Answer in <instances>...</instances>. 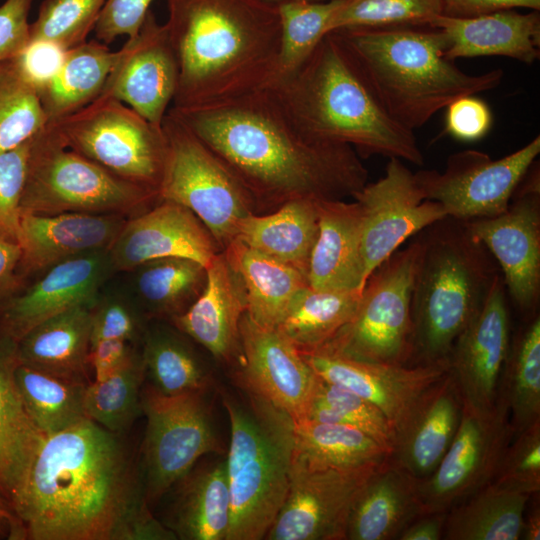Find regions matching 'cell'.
I'll list each match as a JSON object with an SVG mask.
<instances>
[{
  "label": "cell",
  "instance_id": "1",
  "mask_svg": "<svg viewBox=\"0 0 540 540\" xmlns=\"http://www.w3.org/2000/svg\"><path fill=\"white\" fill-rule=\"evenodd\" d=\"M12 507L29 540H172L121 439L84 418L45 436Z\"/></svg>",
  "mask_w": 540,
  "mask_h": 540
},
{
  "label": "cell",
  "instance_id": "2",
  "mask_svg": "<svg viewBox=\"0 0 540 540\" xmlns=\"http://www.w3.org/2000/svg\"><path fill=\"white\" fill-rule=\"evenodd\" d=\"M170 109L241 180L257 210L297 198L353 197L368 183V170L351 146L312 136L269 87Z\"/></svg>",
  "mask_w": 540,
  "mask_h": 540
},
{
  "label": "cell",
  "instance_id": "3",
  "mask_svg": "<svg viewBox=\"0 0 540 540\" xmlns=\"http://www.w3.org/2000/svg\"><path fill=\"white\" fill-rule=\"evenodd\" d=\"M165 26L178 87L171 108L220 103L272 81L280 47L277 6L262 0H167Z\"/></svg>",
  "mask_w": 540,
  "mask_h": 540
},
{
  "label": "cell",
  "instance_id": "4",
  "mask_svg": "<svg viewBox=\"0 0 540 540\" xmlns=\"http://www.w3.org/2000/svg\"><path fill=\"white\" fill-rule=\"evenodd\" d=\"M268 87L317 139L349 145L363 157L424 163L414 131L389 114L335 32L327 33L293 73Z\"/></svg>",
  "mask_w": 540,
  "mask_h": 540
},
{
  "label": "cell",
  "instance_id": "5",
  "mask_svg": "<svg viewBox=\"0 0 540 540\" xmlns=\"http://www.w3.org/2000/svg\"><path fill=\"white\" fill-rule=\"evenodd\" d=\"M335 32L355 56L389 114L414 131L452 101L496 88L503 70L471 75L445 56V34L428 26Z\"/></svg>",
  "mask_w": 540,
  "mask_h": 540
},
{
  "label": "cell",
  "instance_id": "6",
  "mask_svg": "<svg viewBox=\"0 0 540 540\" xmlns=\"http://www.w3.org/2000/svg\"><path fill=\"white\" fill-rule=\"evenodd\" d=\"M424 230L412 292L409 365L448 359L499 274L495 259L465 222L447 216Z\"/></svg>",
  "mask_w": 540,
  "mask_h": 540
},
{
  "label": "cell",
  "instance_id": "7",
  "mask_svg": "<svg viewBox=\"0 0 540 540\" xmlns=\"http://www.w3.org/2000/svg\"><path fill=\"white\" fill-rule=\"evenodd\" d=\"M246 400L221 392L230 422L226 468L231 499L227 540L264 539L287 495L294 422L243 387Z\"/></svg>",
  "mask_w": 540,
  "mask_h": 540
},
{
  "label": "cell",
  "instance_id": "8",
  "mask_svg": "<svg viewBox=\"0 0 540 540\" xmlns=\"http://www.w3.org/2000/svg\"><path fill=\"white\" fill-rule=\"evenodd\" d=\"M158 201L157 191L120 178L69 148L49 124L32 139L21 214L129 216Z\"/></svg>",
  "mask_w": 540,
  "mask_h": 540
},
{
  "label": "cell",
  "instance_id": "9",
  "mask_svg": "<svg viewBox=\"0 0 540 540\" xmlns=\"http://www.w3.org/2000/svg\"><path fill=\"white\" fill-rule=\"evenodd\" d=\"M422 248L419 236L379 265L368 277L352 319L315 350L363 362L409 365L411 301Z\"/></svg>",
  "mask_w": 540,
  "mask_h": 540
},
{
  "label": "cell",
  "instance_id": "10",
  "mask_svg": "<svg viewBox=\"0 0 540 540\" xmlns=\"http://www.w3.org/2000/svg\"><path fill=\"white\" fill-rule=\"evenodd\" d=\"M162 128L167 155L159 200L189 209L223 250L239 223L257 211L255 200L234 172L169 109Z\"/></svg>",
  "mask_w": 540,
  "mask_h": 540
},
{
  "label": "cell",
  "instance_id": "11",
  "mask_svg": "<svg viewBox=\"0 0 540 540\" xmlns=\"http://www.w3.org/2000/svg\"><path fill=\"white\" fill-rule=\"evenodd\" d=\"M47 124L69 148L120 178L158 192L167 155L162 125L151 123L117 99L101 95Z\"/></svg>",
  "mask_w": 540,
  "mask_h": 540
},
{
  "label": "cell",
  "instance_id": "12",
  "mask_svg": "<svg viewBox=\"0 0 540 540\" xmlns=\"http://www.w3.org/2000/svg\"><path fill=\"white\" fill-rule=\"evenodd\" d=\"M207 392L168 396L149 385L142 389L146 428L139 469L149 506L165 496L202 457L222 453Z\"/></svg>",
  "mask_w": 540,
  "mask_h": 540
},
{
  "label": "cell",
  "instance_id": "13",
  "mask_svg": "<svg viewBox=\"0 0 540 540\" xmlns=\"http://www.w3.org/2000/svg\"><path fill=\"white\" fill-rule=\"evenodd\" d=\"M514 437L509 408L498 393L492 408L463 403L453 440L437 468L418 479L422 515L447 513L489 483Z\"/></svg>",
  "mask_w": 540,
  "mask_h": 540
},
{
  "label": "cell",
  "instance_id": "14",
  "mask_svg": "<svg viewBox=\"0 0 540 540\" xmlns=\"http://www.w3.org/2000/svg\"><path fill=\"white\" fill-rule=\"evenodd\" d=\"M540 153V137L497 160L464 150L447 159L442 172L421 170L416 181L428 200L440 203L448 217L471 221L503 213Z\"/></svg>",
  "mask_w": 540,
  "mask_h": 540
},
{
  "label": "cell",
  "instance_id": "15",
  "mask_svg": "<svg viewBox=\"0 0 540 540\" xmlns=\"http://www.w3.org/2000/svg\"><path fill=\"white\" fill-rule=\"evenodd\" d=\"M470 234L490 252L505 288L529 318L540 296V175L535 162L516 188L507 209L490 218L465 222Z\"/></svg>",
  "mask_w": 540,
  "mask_h": 540
},
{
  "label": "cell",
  "instance_id": "16",
  "mask_svg": "<svg viewBox=\"0 0 540 540\" xmlns=\"http://www.w3.org/2000/svg\"><path fill=\"white\" fill-rule=\"evenodd\" d=\"M382 465L352 469L312 467L293 456L286 498L264 539H346L352 507L366 482Z\"/></svg>",
  "mask_w": 540,
  "mask_h": 540
},
{
  "label": "cell",
  "instance_id": "17",
  "mask_svg": "<svg viewBox=\"0 0 540 540\" xmlns=\"http://www.w3.org/2000/svg\"><path fill=\"white\" fill-rule=\"evenodd\" d=\"M362 216L364 275L371 273L411 236L447 217L443 206L425 198L415 174L399 158H389L385 174L356 192Z\"/></svg>",
  "mask_w": 540,
  "mask_h": 540
},
{
  "label": "cell",
  "instance_id": "18",
  "mask_svg": "<svg viewBox=\"0 0 540 540\" xmlns=\"http://www.w3.org/2000/svg\"><path fill=\"white\" fill-rule=\"evenodd\" d=\"M178 80V63L166 26L150 9L138 33L116 51L100 95L123 102L161 126L174 100Z\"/></svg>",
  "mask_w": 540,
  "mask_h": 540
},
{
  "label": "cell",
  "instance_id": "19",
  "mask_svg": "<svg viewBox=\"0 0 540 540\" xmlns=\"http://www.w3.org/2000/svg\"><path fill=\"white\" fill-rule=\"evenodd\" d=\"M108 249L61 262L0 303V333L14 341L42 321L77 306L92 307L116 274Z\"/></svg>",
  "mask_w": 540,
  "mask_h": 540
},
{
  "label": "cell",
  "instance_id": "20",
  "mask_svg": "<svg viewBox=\"0 0 540 540\" xmlns=\"http://www.w3.org/2000/svg\"><path fill=\"white\" fill-rule=\"evenodd\" d=\"M510 340L506 288L499 273L448 356L463 403L479 409L495 405Z\"/></svg>",
  "mask_w": 540,
  "mask_h": 540
},
{
  "label": "cell",
  "instance_id": "21",
  "mask_svg": "<svg viewBox=\"0 0 540 540\" xmlns=\"http://www.w3.org/2000/svg\"><path fill=\"white\" fill-rule=\"evenodd\" d=\"M240 382L244 388L301 419L315 373L296 346L276 328L263 327L244 313L240 321Z\"/></svg>",
  "mask_w": 540,
  "mask_h": 540
},
{
  "label": "cell",
  "instance_id": "22",
  "mask_svg": "<svg viewBox=\"0 0 540 540\" xmlns=\"http://www.w3.org/2000/svg\"><path fill=\"white\" fill-rule=\"evenodd\" d=\"M222 251L206 226L186 207L159 200L129 217L109 247L116 272L146 261L181 257L207 267Z\"/></svg>",
  "mask_w": 540,
  "mask_h": 540
},
{
  "label": "cell",
  "instance_id": "23",
  "mask_svg": "<svg viewBox=\"0 0 540 540\" xmlns=\"http://www.w3.org/2000/svg\"><path fill=\"white\" fill-rule=\"evenodd\" d=\"M316 376L375 404L393 427L417 398L449 371V360L431 364L370 363L322 350L301 352Z\"/></svg>",
  "mask_w": 540,
  "mask_h": 540
},
{
  "label": "cell",
  "instance_id": "24",
  "mask_svg": "<svg viewBox=\"0 0 540 540\" xmlns=\"http://www.w3.org/2000/svg\"><path fill=\"white\" fill-rule=\"evenodd\" d=\"M129 216L122 214L22 213L17 243L21 279L66 260L108 249Z\"/></svg>",
  "mask_w": 540,
  "mask_h": 540
},
{
  "label": "cell",
  "instance_id": "25",
  "mask_svg": "<svg viewBox=\"0 0 540 540\" xmlns=\"http://www.w3.org/2000/svg\"><path fill=\"white\" fill-rule=\"evenodd\" d=\"M463 400L450 371L430 385L394 427L389 461L417 479L437 468L457 431Z\"/></svg>",
  "mask_w": 540,
  "mask_h": 540
},
{
  "label": "cell",
  "instance_id": "26",
  "mask_svg": "<svg viewBox=\"0 0 540 540\" xmlns=\"http://www.w3.org/2000/svg\"><path fill=\"white\" fill-rule=\"evenodd\" d=\"M198 298L172 319L174 326L227 364L240 362V321L246 312L242 283L220 251L206 267Z\"/></svg>",
  "mask_w": 540,
  "mask_h": 540
},
{
  "label": "cell",
  "instance_id": "27",
  "mask_svg": "<svg viewBox=\"0 0 540 540\" xmlns=\"http://www.w3.org/2000/svg\"><path fill=\"white\" fill-rule=\"evenodd\" d=\"M429 27L441 30L448 41L445 56H505L531 64L540 56L539 11L500 10L474 17L439 15Z\"/></svg>",
  "mask_w": 540,
  "mask_h": 540
},
{
  "label": "cell",
  "instance_id": "28",
  "mask_svg": "<svg viewBox=\"0 0 540 540\" xmlns=\"http://www.w3.org/2000/svg\"><path fill=\"white\" fill-rule=\"evenodd\" d=\"M319 229L308 264L316 290L362 292L366 283L361 250L362 216L356 201H318Z\"/></svg>",
  "mask_w": 540,
  "mask_h": 540
},
{
  "label": "cell",
  "instance_id": "29",
  "mask_svg": "<svg viewBox=\"0 0 540 540\" xmlns=\"http://www.w3.org/2000/svg\"><path fill=\"white\" fill-rule=\"evenodd\" d=\"M167 493L172 500L161 522L176 539H228L231 499L225 458L197 462Z\"/></svg>",
  "mask_w": 540,
  "mask_h": 540
},
{
  "label": "cell",
  "instance_id": "30",
  "mask_svg": "<svg viewBox=\"0 0 540 540\" xmlns=\"http://www.w3.org/2000/svg\"><path fill=\"white\" fill-rule=\"evenodd\" d=\"M420 515L418 479L388 460L360 491L349 516L346 539H398Z\"/></svg>",
  "mask_w": 540,
  "mask_h": 540
},
{
  "label": "cell",
  "instance_id": "31",
  "mask_svg": "<svg viewBox=\"0 0 540 540\" xmlns=\"http://www.w3.org/2000/svg\"><path fill=\"white\" fill-rule=\"evenodd\" d=\"M91 307L77 306L34 326L16 342L20 364L89 384Z\"/></svg>",
  "mask_w": 540,
  "mask_h": 540
},
{
  "label": "cell",
  "instance_id": "32",
  "mask_svg": "<svg viewBox=\"0 0 540 540\" xmlns=\"http://www.w3.org/2000/svg\"><path fill=\"white\" fill-rule=\"evenodd\" d=\"M17 362L16 341L0 333V493L11 505L45 438L16 388Z\"/></svg>",
  "mask_w": 540,
  "mask_h": 540
},
{
  "label": "cell",
  "instance_id": "33",
  "mask_svg": "<svg viewBox=\"0 0 540 540\" xmlns=\"http://www.w3.org/2000/svg\"><path fill=\"white\" fill-rule=\"evenodd\" d=\"M318 201L297 198L283 203L269 214L251 213L239 223L234 239L296 268L307 278L309 259L319 229Z\"/></svg>",
  "mask_w": 540,
  "mask_h": 540
},
{
  "label": "cell",
  "instance_id": "34",
  "mask_svg": "<svg viewBox=\"0 0 540 540\" xmlns=\"http://www.w3.org/2000/svg\"><path fill=\"white\" fill-rule=\"evenodd\" d=\"M223 251L242 283L246 314L260 326L276 328L297 295L308 286L306 276L238 239L232 240Z\"/></svg>",
  "mask_w": 540,
  "mask_h": 540
},
{
  "label": "cell",
  "instance_id": "35",
  "mask_svg": "<svg viewBox=\"0 0 540 540\" xmlns=\"http://www.w3.org/2000/svg\"><path fill=\"white\" fill-rule=\"evenodd\" d=\"M126 288L150 319H170L182 314L204 289L207 271L188 258L164 257L124 271Z\"/></svg>",
  "mask_w": 540,
  "mask_h": 540
},
{
  "label": "cell",
  "instance_id": "36",
  "mask_svg": "<svg viewBox=\"0 0 540 540\" xmlns=\"http://www.w3.org/2000/svg\"><path fill=\"white\" fill-rule=\"evenodd\" d=\"M533 495L491 482L447 512L442 538L521 539L525 510Z\"/></svg>",
  "mask_w": 540,
  "mask_h": 540
},
{
  "label": "cell",
  "instance_id": "37",
  "mask_svg": "<svg viewBox=\"0 0 540 540\" xmlns=\"http://www.w3.org/2000/svg\"><path fill=\"white\" fill-rule=\"evenodd\" d=\"M115 58L116 51L97 39L66 50L60 69L39 90L47 123L94 101L104 87Z\"/></svg>",
  "mask_w": 540,
  "mask_h": 540
},
{
  "label": "cell",
  "instance_id": "38",
  "mask_svg": "<svg viewBox=\"0 0 540 540\" xmlns=\"http://www.w3.org/2000/svg\"><path fill=\"white\" fill-rule=\"evenodd\" d=\"M294 422V458L312 467L379 466L389 453L355 427L309 419Z\"/></svg>",
  "mask_w": 540,
  "mask_h": 540
},
{
  "label": "cell",
  "instance_id": "39",
  "mask_svg": "<svg viewBox=\"0 0 540 540\" xmlns=\"http://www.w3.org/2000/svg\"><path fill=\"white\" fill-rule=\"evenodd\" d=\"M177 331L164 325H147L140 351L147 385L168 396L208 391L210 376Z\"/></svg>",
  "mask_w": 540,
  "mask_h": 540
},
{
  "label": "cell",
  "instance_id": "40",
  "mask_svg": "<svg viewBox=\"0 0 540 540\" xmlns=\"http://www.w3.org/2000/svg\"><path fill=\"white\" fill-rule=\"evenodd\" d=\"M498 393L507 401L514 435L540 421V318L534 315L510 340Z\"/></svg>",
  "mask_w": 540,
  "mask_h": 540
},
{
  "label": "cell",
  "instance_id": "41",
  "mask_svg": "<svg viewBox=\"0 0 540 540\" xmlns=\"http://www.w3.org/2000/svg\"><path fill=\"white\" fill-rule=\"evenodd\" d=\"M360 296L356 291L316 290L308 285L276 329L301 352L318 349L352 319Z\"/></svg>",
  "mask_w": 540,
  "mask_h": 540
},
{
  "label": "cell",
  "instance_id": "42",
  "mask_svg": "<svg viewBox=\"0 0 540 540\" xmlns=\"http://www.w3.org/2000/svg\"><path fill=\"white\" fill-rule=\"evenodd\" d=\"M14 380L26 412L45 436L87 418L84 393L88 384L60 378L18 362Z\"/></svg>",
  "mask_w": 540,
  "mask_h": 540
},
{
  "label": "cell",
  "instance_id": "43",
  "mask_svg": "<svg viewBox=\"0 0 540 540\" xmlns=\"http://www.w3.org/2000/svg\"><path fill=\"white\" fill-rule=\"evenodd\" d=\"M145 380L141 354L103 381H91L84 393L87 418L116 434L127 430L142 414L141 391Z\"/></svg>",
  "mask_w": 540,
  "mask_h": 540
},
{
  "label": "cell",
  "instance_id": "44",
  "mask_svg": "<svg viewBox=\"0 0 540 540\" xmlns=\"http://www.w3.org/2000/svg\"><path fill=\"white\" fill-rule=\"evenodd\" d=\"M302 418L355 427L371 437L390 456L395 431L386 415L370 401L318 376Z\"/></svg>",
  "mask_w": 540,
  "mask_h": 540
},
{
  "label": "cell",
  "instance_id": "45",
  "mask_svg": "<svg viewBox=\"0 0 540 540\" xmlns=\"http://www.w3.org/2000/svg\"><path fill=\"white\" fill-rule=\"evenodd\" d=\"M342 1H294L277 6L280 47L276 71L268 86L293 73L310 56L328 33L329 22Z\"/></svg>",
  "mask_w": 540,
  "mask_h": 540
},
{
  "label": "cell",
  "instance_id": "46",
  "mask_svg": "<svg viewBox=\"0 0 540 540\" xmlns=\"http://www.w3.org/2000/svg\"><path fill=\"white\" fill-rule=\"evenodd\" d=\"M47 119L36 87L15 57L0 61V152L34 138Z\"/></svg>",
  "mask_w": 540,
  "mask_h": 540
},
{
  "label": "cell",
  "instance_id": "47",
  "mask_svg": "<svg viewBox=\"0 0 540 540\" xmlns=\"http://www.w3.org/2000/svg\"><path fill=\"white\" fill-rule=\"evenodd\" d=\"M443 14L441 0H343L328 33L349 28L428 26Z\"/></svg>",
  "mask_w": 540,
  "mask_h": 540
},
{
  "label": "cell",
  "instance_id": "48",
  "mask_svg": "<svg viewBox=\"0 0 540 540\" xmlns=\"http://www.w3.org/2000/svg\"><path fill=\"white\" fill-rule=\"evenodd\" d=\"M105 0H43L29 25L28 42L45 41L68 50L87 41Z\"/></svg>",
  "mask_w": 540,
  "mask_h": 540
},
{
  "label": "cell",
  "instance_id": "49",
  "mask_svg": "<svg viewBox=\"0 0 540 540\" xmlns=\"http://www.w3.org/2000/svg\"><path fill=\"white\" fill-rule=\"evenodd\" d=\"M147 321L122 279L114 280L113 276L91 307L90 344L102 339H120L136 346L141 343Z\"/></svg>",
  "mask_w": 540,
  "mask_h": 540
},
{
  "label": "cell",
  "instance_id": "50",
  "mask_svg": "<svg viewBox=\"0 0 540 540\" xmlns=\"http://www.w3.org/2000/svg\"><path fill=\"white\" fill-rule=\"evenodd\" d=\"M492 482L536 494L540 490V421L514 435Z\"/></svg>",
  "mask_w": 540,
  "mask_h": 540
},
{
  "label": "cell",
  "instance_id": "51",
  "mask_svg": "<svg viewBox=\"0 0 540 540\" xmlns=\"http://www.w3.org/2000/svg\"><path fill=\"white\" fill-rule=\"evenodd\" d=\"M33 139V138H32ZM32 139L0 152V238L17 242Z\"/></svg>",
  "mask_w": 540,
  "mask_h": 540
},
{
  "label": "cell",
  "instance_id": "52",
  "mask_svg": "<svg viewBox=\"0 0 540 540\" xmlns=\"http://www.w3.org/2000/svg\"><path fill=\"white\" fill-rule=\"evenodd\" d=\"M153 1L105 0L93 30L96 39L108 45L120 36H135Z\"/></svg>",
  "mask_w": 540,
  "mask_h": 540
},
{
  "label": "cell",
  "instance_id": "53",
  "mask_svg": "<svg viewBox=\"0 0 540 540\" xmlns=\"http://www.w3.org/2000/svg\"><path fill=\"white\" fill-rule=\"evenodd\" d=\"M446 108L445 131L458 140H479L491 127L490 108L474 95L462 96Z\"/></svg>",
  "mask_w": 540,
  "mask_h": 540
},
{
  "label": "cell",
  "instance_id": "54",
  "mask_svg": "<svg viewBox=\"0 0 540 540\" xmlns=\"http://www.w3.org/2000/svg\"><path fill=\"white\" fill-rule=\"evenodd\" d=\"M32 0H5L0 5V61L18 55L28 43Z\"/></svg>",
  "mask_w": 540,
  "mask_h": 540
},
{
  "label": "cell",
  "instance_id": "55",
  "mask_svg": "<svg viewBox=\"0 0 540 540\" xmlns=\"http://www.w3.org/2000/svg\"><path fill=\"white\" fill-rule=\"evenodd\" d=\"M65 50L45 42H28L15 59L26 78L39 90L60 69Z\"/></svg>",
  "mask_w": 540,
  "mask_h": 540
},
{
  "label": "cell",
  "instance_id": "56",
  "mask_svg": "<svg viewBox=\"0 0 540 540\" xmlns=\"http://www.w3.org/2000/svg\"><path fill=\"white\" fill-rule=\"evenodd\" d=\"M137 353L135 345L120 339H102L91 343L88 363L93 371V381L107 379Z\"/></svg>",
  "mask_w": 540,
  "mask_h": 540
},
{
  "label": "cell",
  "instance_id": "57",
  "mask_svg": "<svg viewBox=\"0 0 540 540\" xmlns=\"http://www.w3.org/2000/svg\"><path fill=\"white\" fill-rule=\"evenodd\" d=\"M443 15L474 17L500 10L527 8L540 10V0H441Z\"/></svg>",
  "mask_w": 540,
  "mask_h": 540
},
{
  "label": "cell",
  "instance_id": "58",
  "mask_svg": "<svg viewBox=\"0 0 540 540\" xmlns=\"http://www.w3.org/2000/svg\"><path fill=\"white\" fill-rule=\"evenodd\" d=\"M20 258L18 243L0 238V303L19 289L22 281L18 271Z\"/></svg>",
  "mask_w": 540,
  "mask_h": 540
},
{
  "label": "cell",
  "instance_id": "59",
  "mask_svg": "<svg viewBox=\"0 0 540 540\" xmlns=\"http://www.w3.org/2000/svg\"><path fill=\"white\" fill-rule=\"evenodd\" d=\"M447 513L424 514L413 520L399 535L400 540L442 539Z\"/></svg>",
  "mask_w": 540,
  "mask_h": 540
},
{
  "label": "cell",
  "instance_id": "60",
  "mask_svg": "<svg viewBox=\"0 0 540 540\" xmlns=\"http://www.w3.org/2000/svg\"><path fill=\"white\" fill-rule=\"evenodd\" d=\"M0 539L24 540L25 531L10 502L0 493Z\"/></svg>",
  "mask_w": 540,
  "mask_h": 540
},
{
  "label": "cell",
  "instance_id": "61",
  "mask_svg": "<svg viewBox=\"0 0 540 540\" xmlns=\"http://www.w3.org/2000/svg\"><path fill=\"white\" fill-rule=\"evenodd\" d=\"M521 539H540V509L538 503L537 505L534 504L529 510L527 508L525 510Z\"/></svg>",
  "mask_w": 540,
  "mask_h": 540
},
{
  "label": "cell",
  "instance_id": "62",
  "mask_svg": "<svg viewBox=\"0 0 540 540\" xmlns=\"http://www.w3.org/2000/svg\"><path fill=\"white\" fill-rule=\"evenodd\" d=\"M268 4L278 6L284 3L288 2H294V1H308V2H322V1H329V0H262Z\"/></svg>",
  "mask_w": 540,
  "mask_h": 540
}]
</instances>
